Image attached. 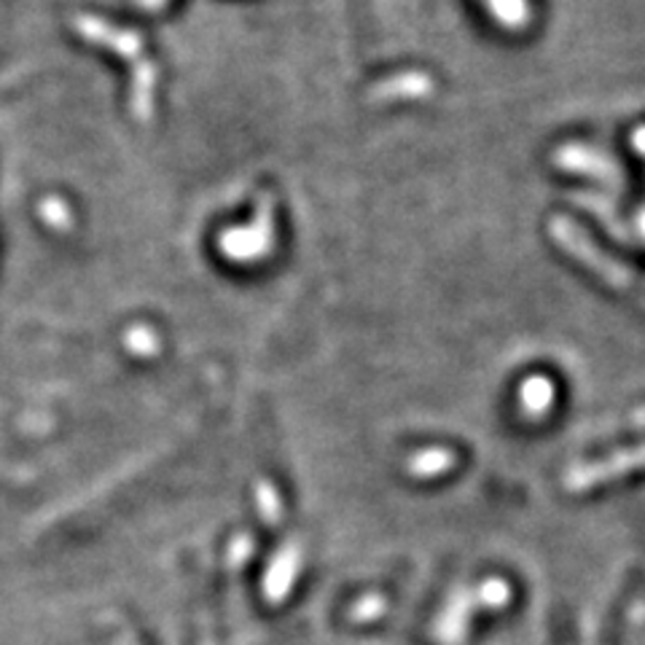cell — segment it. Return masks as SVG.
I'll return each instance as SVG.
<instances>
[{"mask_svg":"<svg viewBox=\"0 0 645 645\" xmlns=\"http://www.w3.org/2000/svg\"><path fill=\"white\" fill-rule=\"evenodd\" d=\"M551 235H554V240L560 242V246L565 248L570 256H579V261H584V264L592 269V272L603 274V278L613 288L632 293V297H635L637 302L645 304V288H641L635 283V278L630 274V269L613 264V261L607 259L605 253L600 256V250L592 246V240H589L584 231L575 229L573 223L565 221V218H556V221L551 223Z\"/></svg>","mask_w":645,"mask_h":645,"instance_id":"1","label":"cell"},{"mask_svg":"<svg viewBox=\"0 0 645 645\" xmlns=\"http://www.w3.org/2000/svg\"><path fill=\"white\" fill-rule=\"evenodd\" d=\"M272 205H269V199H264L248 227L223 231L221 250L235 261H253L259 256H264L269 246H272Z\"/></svg>","mask_w":645,"mask_h":645,"instance_id":"2","label":"cell"},{"mask_svg":"<svg viewBox=\"0 0 645 645\" xmlns=\"http://www.w3.org/2000/svg\"><path fill=\"white\" fill-rule=\"evenodd\" d=\"M79 30L86 35V39L103 43V46H108L111 52L122 54V58H127V60L141 58V41H137V35L129 33V30L114 28V24L100 22V20H79Z\"/></svg>","mask_w":645,"mask_h":645,"instance_id":"3","label":"cell"},{"mask_svg":"<svg viewBox=\"0 0 645 645\" xmlns=\"http://www.w3.org/2000/svg\"><path fill=\"white\" fill-rule=\"evenodd\" d=\"M423 92H428V79H423V76H400L396 81H387V84H382L379 95H385V97H415V95H423Z\"/></svg>","mask_w":645,"mask_h":645,"instance_id":"4","label":"cell"},{"mask_svg":"<svg viewBox=\"0 0 645 645\" xmlns=\"http://www.w3.org/2000/svg\"><path fill=\"white\" fill-rule=\"evenodd\" d=\"M41 216H43V221H46L52 229H67V227H71V210H67V205L62 202L60 197H49L46 202L41 205Z\"/></svg>","mask_w":645,"mask_h":645,"instance_id":"5","label":"cell"},{"mask_svg":"<svg viewBox=\"0 0 645 645\" xmlns=\"http://www.w3.org/2000/svg\"><path fill=\"white\" fill-rule=\"evenodd\" d=\"M127 350L135 355L156 353V334L148 325H135L127 331Z\"/></svg>","mask_w":645,"mask_h":645,"instance_id":"6","label":"cell"},{"mask_svg":"<svg viewBox=\"0 0 645 645\" xmlns=\"http://www.w3.org/2000/svg\"><path fill=\"white\" fill-rule=\"evenodd\" d=\"M143 6H146V9H159L162 3H165V0H141Z\"/></svg>","mask_w":645,"mask_h":645,"instance_id":"7","label":"cell"}]
</instances>
